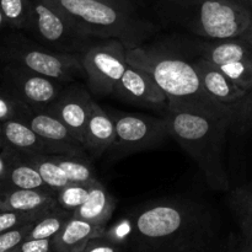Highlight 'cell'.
<instances>
[{"label": "cell", "instance_id": "cell-10", "mask_svg": "<svg viewBox=\"0 0 252 252\" xmlns=\"http://www.w3.org/2000/svg\"><path fill=\"white\" fill-rule=\"evenodd\" d=\"M0 78L5 90L31 110H44L53 105L68 84L12 63H4Z\"/></svg>", "mask_w": 252, "mask_h": 252}, {"label": "cell", "instance_id": "cell-13", "mask_svg": "<svg viewBox=\"0 0 252 252\" xmlns=\"http://www.w3.org/2000/svg\"><path fill=\"white\" fill-rule=\"evenodd\" d=\"M113 95L133 103L167 108V97L157 81L143 69L128 64Z\"/></svg>", "mask_w": 252, "mask_h": 252}, {"label": "cell", "instance_id": "cell-25", "mask_svg": "<svg viewBox=\"0 0 252 252\" xmlns=\"http://www.w3.org/2000/svg\"><path fill=\"white\" fill-rule=\"evenodd\" d=\"M230 206L238 218L241 230H252V182L233 191Z\"/></svg>", "mask_w": 252, "mask_h": 252}, {"label": "cell", "instance_id": "cell-32", "mask_svg": "<svg viewBox=\"0 0 252 252\" xmlns=\"http://www.w3.org/2000/svg\"><path fill=\"white\" fill-rule=\"evenodd\" d=\"M84 252H125V246L102 235L91 239Z\"/></svg>", "mask_w": 252, "mask_h": 252}, {"label": "cell", "instance_id": "cell-23", "mask_svg": "<svg viewBox=\"0 0 252 252\" xmlns=\"http://www.w3.org/2000/svg\"><path fill=\"white\" fill-rule=\"evenodd\" d=\"M53 159L65 172L70 184L90 185L97 180L90 161L84 155H53Z\"/></svg>", "mask_w": 252, "mask_h": 252}, {"label": "cell", "instance_id": "cell-36", "mask_svg": "<svg viewBox=\"0 0 252 252\" xmlns=\"http://www.w3.org/2000/svg\"><path fill=\"white\" fill-rule=\"evenodd\" d=\"M241 36L245 37V38L252 44V14H251V20H250V24H249L248 30H246V31L241 34Z\"/></svg>", "mask_w": 252, "mask_h": 252}, {"label": "cell", "instance_id": "cell-16", "mask_svg": "<svg viewBox=\"0 0 252 252\" xmlns=\"http://www.w3.org/2000/svg\"><path fill=\"white\" fill-rule=\"evenodd\" d=\"M5 145L24 154L63 155L59 148L39 137L26 122L19 120L1 123Z\"/></svg>", "mask_w": 252, "mask_h": 252}, {"label": "cell", "instance_id": "cell-33", "mask_svg": "<svg viewBox=\"0 0 252 252\" xmlns=\"http://www.w3.org/2000/svg\"><path fill=\"white\" fill-rule=\"evenodd\" d=\"M15 252H53L52 239H26L15 248Z\"/></svg>", "mask_w": 252, "mask_h": 252}, {"label": "cell", "instance_id": "cell-11", "mask_svg": "<svg viewBox=\"0 0 252 252\" xmlns=\"http://www.w3.org/2000/svg\"><path fill=\"white\" fill-rule=\"evenodd\" d=\"M201 52L203 58L219 66L243 90L252 88V44L245 37L203 43Z\"/></svg>", "mask_w": 252, "mask_h": 252}, {"label": "cell", "instance_id": "cell-5", "mask_svg": "<svg viewBox=\"0 0 252 252\" xmlns=\"http://www.w3.org/2000/svg\"><path fill=\"white\" fill-rule=\"evenodd\" d=\"M71 20L83 33L102 39H120L127 48L142 46L154 31L134 11L101 0H47Z\"/></svg>", "mask_w": 252, "mask_h": 252}, {"label": "cell", "instance_id": "cell-37", "mask_svg": "<svg viewBox=\"0 0 252 252\" xmlns=\"http://www.w3.org/2000/svg\"><path fill=\"white\" fill-rule=\"evenodd\" d=\"M5 147V140H4V135H2V128H1V123H0V150Z\"/></svg>", "mask_w": 252, "mask_h": 252}, {"label": "cell", "instance_id": "cell-1", "mask_svg": "<svg viewBox=\"0 0 252 252\" xmlns=\"http://www.w3.org/2000/svg\"><path fill=\"white\" fill-rule=\"evenodd\" d=\"M127 248L133 252H213L216 220L203 206L161 199L140 207L129 218Z\"/></svg>", "mask_w": 252, "mask_h": 252}, {"label": "cell", "instance_id": "cell-24", "mask_svg": "<svg viewBox=\"0 0 252 252\" xmlns=\"http://www.w3.org/2000/svg\"><path fill=\"white\" fill-rule=\"evenodd\" d=\"M71 217L70 212L61 208L59 206L53 207L48 213L44 214L42 218L34 221L33 226L30 230L26 239H52L69 220ZM25 239V240H26Z\"/></svg>", "mask_w": 252, "mask_h": 252}, {"label": "cell", "instance_id": "cell-30", "mask_svg": "<svg viewBox=\"0 0 252 252\" xmlns=\"http://www.w3.org/2000/svg\"><path fill=\"white\" fill-rule=\"evenodd\" d=\"M52 208L34 212L1 211L0 212V233L11 230V229L20 228L22 225H26V224L34 223L39 218H42L44 214L48 213Z\"/></svg>", "mask_w": 252, "mask_h": 252}, {"label": "cell", "instance_id": "cell-21", "mask_svg": "<svg viewBox=\"0 0 252 252\" xmlns=\"http://www.w3.org/2000/svg\"><path fill=\"white\" fill-rule=\"evenodd\" d=\"M58 206L54 191L0 189V212H34Z\"/></svg>", "mask_w": 252, "mask_h": 252}, {"label": "cell", "instance_id": "cell-4", "mask_svg": "<svg viewBox=\"0 0 252 252\" xmlns=\"http://www.w3.org/2000/svg\"><path fill=\"white\" fill-rule=\"evenodd\" d=\"M165 17L199 37L228 39L248 30L252 0H160Z\"/></svg>", "mask_w": 252, "mask_h": 252}, {"label": "cell", "instance_id": "cell-22", "mask_svg": "<svg viewBox=\"0 0 252 252\" xmlns=\"http://www.w3.org/2000/svg\"><path fill=\"white\" fill-rule=\"evenodd\" d=\"M20 154L39 172L44 184L53 191H59L70 184L65 172L53 159V155H33L24 154V153Z\"/></svg>", "mask_w": 252, "mask_h": 252}, {"label": "cell", "instance_id": "cell-31", "mask_svg": "<svg viewBox=\"0 0 252 252\" xmlns=\"http://www.w3.org/2000/svg\"><path fill=\"white\" fill-rule=\"evenodd\" d=\"M33 224L34 223H30L26 224V225L20 226V228L0 233V252L12 250L17 245H20L27 238Z\"/></svg>", "mask_w": 252, "mask_h": 252}, {"label": "cell", "instance_id": "cell-3", "mask_svg": "<svg viewBox=\"0 0 252 252\" xmlns=\"http://www.w3.org/2000/svg\"><path fill=\"white\" fill-rule=\"evenodd\" d=\"M164 118L171 137L196 161L207 184L217 191H228L230 184L223 162V145L231 128V115L166 110Z\"/></svg>", "mask_w": 252, "mask_h": 252}, {"label": "cell", "instance_id": "cell-2", "mask_svg": "<svg viewBox=\"0 0 252 252\" xmlns=\"http://www.w3.org/2000/svg\"><path fill=\"white\" fill-rule=\"evenodd\" d=\"M127 63L153 76L166 95V110L213 116L233 113V105H224L212 97L203 88L193 64L181 57L139 46L127 48Z\"/></svg>", "mask_w": 252, "mask_h": 252}, {"label": "cell", "instance_id": "cell-14", "mask_svg": "<svg viewBox=\"0 0 252 252\" xmlns=\"http://www.w3.org/2000/svg\"><path fill=\"white\" fill-rule=\"evenodd\" d=\"M37 134L54 147L59 148L66 155H86V150L80 140L70 129L47 110H32L25 121Z\"/></svg>", "mask_w": 252, "mask_h": 252}, {"label": "cell", "instance_id": "cell-18", "mask_svg": "<svg viewBox=\"0 0 252 252\" xmlns=\"http://www.w3.org/2000/svg\"><path fill=\"white\" fill-rule=\"evenodd\" d=\"M2 153H4L5 161H6L2 189L53 191L44 184L39 172L27 160H25L17 150L5 145L2 148Z\"/></svg>", "mask_w": 252, "mask_h": 252}, {"label": "cell", "instance_id": "cell-35", "mask_svg": "<svg viewBox=\"0 0 252 252\" xmlns=\"http://www.w3.org/2000/svg\"><path fill=\"white\" fill-rule=\"evenodd\" d=\"M101 1L110 2V4L120 6L125 10H129V11H134V5H133L132 0H101Z\"/></svg>", "mask_w": 252, "mask_h": 252}, {"label": "cell", "instance_id": "cell-17", "mask_svg": "<svg viewBox=\"0 0 252 252\" xmlns=\"http://www.w3.org/2000/svg\"><path fill=\"white\" fill-rule=\"evenodd\" d=\"M115 139L116 126L112 117L94 101L84 133V148L93 157L98 158L111 149Z\"/></svg>", "mask_w": 252, "mask_h": 252}, {"label": "cell", "instance_id": "cell-6", "mask_svg": "<svg viewBox=\"0 0 252 252\" xmlns=\"http://www.w3.org/2000/svg\"><path fill=\"white\" fill-rule=\"evenodd\" d=\"M0 61L68 84L85 76L81 54L52 51L21 34H10L0 42Z\"/></svg>", "mask_w": 252, "mask_h": 252}, {"label": "cell", "instance_id": "cell-26", "mask_svg": "<svg viewBox=\"0 0 252 252\" xmlns=\"http://www.w3.org/2000/svg\"><path fill=\"white\" fill-rule=\"evenodd\" d=\"M6 25L16 30H26L31 14V0H0Z\"/></svg>", "mask_w": 252, "mask_h": 252}, {"label": "cell", "instance_id": "cell-9", "mask_svg": "<svg viewBox=\"0 0 252 252\" xmlns=\"http://www.w3.org/2000/svg\"><path fill=\"white\" fill-rule=\"evenodd\" d=\"M88 88L97 96L113 95L126 68L127 47L116 38L94 44L81 54Z\"/></svg>", "mask_w": 252, "mask_h": 252}, {"label": "cell", "instance_id": "cell-12", "mask_svg": "<svg viewBox=\"0 0 252 252\" xmlns=\"http://www.w3.org/2000/svg\"><path fill=\"white\" fill-rule=\"evenodd\" d=\"M94 100L81 85L66 86L56 102L44 108L58 117L83 144L88 120L90 117Z\"/></svg>", "mask_w": 252, "mask_h": 252}, {"label": "cell", "instance_id": "cell-27", "mask_svg": "<svg viewBox=\"0 0 252 252\" xmlns=\"http://www.w3.org/2000/svg\"><path fill=\"white\" fill-rule=\"evenodd\" d=\"M90 185L69 184L62 189L57 191L56 198L58 206L73 213L78 207H80L85 202L86 197L89 194V189H90Z\"/></svg>", "mask_w": 252, "mask_h": 252}, {"label": "cell", "instance_id": "cell-28", "mask_svg": "<svg viewBox=\"0 0 252 252\" xmlns=\"http://www.w3.org/2000/svg\"><path fill=\"white\" fill-rule=\"evenodd\" d=\"M231 129L245 133L252 129V88L245 95L233 103L231 113Z\"/></svg>", "mask_w": 252, "mask_h": 252}, {"label": "cell", "instance_id": "cell-38", "mask_svg": "<svg viewBox=\"0 0 252 252\" xmlns=\"http://www.w3.org/2000/svg\"><path fill=\"white\" fill-rule=\"evenodd\" d=\"M5 25H6V21H5V17H4V15H2L1 7H0V30H1Z\"/></svg>", "mask_w": 252, "mask_h": 252}, {"label": "cell", "instance_id": "cell-20", "mask_svg": "<svg viewBox=\"0 0 252 252\" xmlns=\"http://www.w3.org/2000/svg\"><path fill=\"white\" fill-rule=\"evenodd\" d=\"M116 207L117 201L115 197L97 180L90 185L85 202L71 213V217L106 228Z\"/></svg>", "mask_w": 252, "mask_h": 252}, {"label": "cell", "instance_id": "cell-15", "mask_svg": "<svg viewBox=\"0 0 252 252\" xmlns=\"http://www.w3.org/2000/svg\"><path fill=\"white\" fill-rule=\"evenodd\" d=\"M197 74L207 93L224 105L238 102L246 94L245 90L236 85L219 66L206 58H199L193 63Z\"/></svg>", "mask_w": 252, "mask_h": 252}, {"label": "cell", "instance_id": "cell-8", "mask_svg": "<svg viewBox=\"0 0 252 252\" xmlns=\"http://www.w3.org/2000/svg\"><path fill=\"white\" fill-rule=\"evenodd\" d=\"M116 139L110 152L115 158L160 147L171 137L166 120L139 113L113 112Z\"/></svg>", "mask_w": 252, "mask_h": 252}, {"label": "cell", "instance_id": "cell-39", "mask_svg": "<svg viewBox=\"0 0 252 252\" xmlns=\"http://www.w3.org/2000/svg\"><path fill=\"white\" fill-rule=\"evenodd\" d=\"M5 252H15V249H12V250H9V251H5Z\"/></svg>", "mask_w": 252, "mask_h": 252}, {"label": "cell", "instance_id": "cell-29", "mask_svg": "<svg viewBox=\"0 0 252 252\" xmlns=\"http://www.w3.org/2000/svg\"><path fill=\"white\" fill-rule=\"evenodd\" d=\"M32 110L17 100L16 97L7 93L6 90L0 91V123L11 120L26 121L31 115Z\"/></svg>", "mask_w": 252, "mask_h": 252}, {"label": "cell", "instance_id": "cell-19", "mask_svg": "<svg viewBox=\"0 0 252 252\" xmlns=\"http://www.w3.org/2000/svg\"><path fill=\"white\" fill-rule=\"evenodd\" d=\"M105 230V226L70 217L63 228L52 238V249L53 252H84L89 241L102 235Z\"/></svg>", "mask_w": 252, "mask_h": 252}, {"label": "cell", "instance_id": "cell-34", "mask_svg": "<svg viewBox=\"0 0 252 252\" xmlns=\"http://www.w3.org/2000/svg\"><path fill=\"white\" fill-rule=\"evenodd\" d=\"M234 252H252V230H241V239Z\"/></svg>", "mask_w": 252, "mask_h": 252}, {"label": "cell", "instance_id": "cell-7", "mask_svg": "<svg viewBox=\"0 0 252 252\" xmlns=\"http://www.w3.org/2000/svg\"><path fill=\"white\" fill-rule=\"evenodd\" d=\"M38 43L61 53L83 54L91 47V38L80 31L65 14L47 0H31L26 27Z\"/></svg>", "mask_w": 252, "mask_h": 252}]
</instances>
